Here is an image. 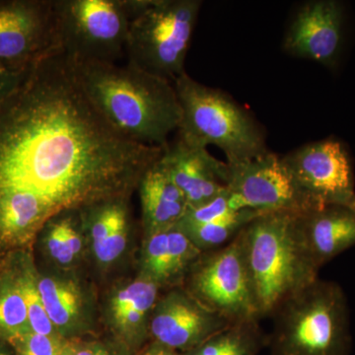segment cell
Returning a JSON list of instances; mask_svg holds the SVG:
<instances>
[{"label": "cell", "instance_id": "8992f818", "mask_svg": "<svg viewBox=\"0 0 355 355\" xmlns=\"http://www.w3.org/2000/svg\"><path fill=\"white\" fill-rule=\"evenodd\" d=\"M202 6L200 0H130L128 64L174 83L186 73Z\"/></svg>", "mask_w": 355, "mask_h": 355}, {"label": "cell", "instance_id": "9a60e30c", "mask_svg": "<svg viewBox=\"0 0 355 355\" xmlns=\"http://www.w3.org/2000/svg\"><path fill=\"white\" fill-rule=\"evenodd\" d=\"M301 240L320 270L355 245V207L324 205L298 216Z\"/></svg>", "mask_w": 355, "mask_h": 355}, {"label": "cell", "instance_id": "cb8c5ba5", "mask_svg": "<svg viewBox=\"0 0 355 355\" xmlns=\"http://www.w3.org/2000/svg\"><path fill=\"white\" fill-rule=\"evenodd\" d=\"M236 211L229 203L228 191L217 196L214 200L195 207H188L186 214L180 222L189 224H205L218 220L222 217ZM179 222V223H180Z\"/></svg>", "mask_w": 355, "mask_h": 355}, {"label": "cell", "instance_id": "ba28073f", "mask_svg": "<svg viewBox=\"0 0 355 355\" xmlns=\"http://www.w3.org/2000/svg\"><path fill=\"white\" fill-rule=\"evenodd\" d=\"M191 277L193 297L229 323L259 321L240 232L225 246L200 258Z\"/></svg>", "mask_w": 355, "mask_h": 355}, {"label": "cell", "instance_id": "5b68a950", "mask_svg": "<svg viewBox=\"0 0 355 355\" xmlns=\"http://www.w3.org/2000/svg\"><path fill=\"white\" fill-rule=\"evenodd\" d=\"M174 87L182 112L177 137L186 144L218 147L227 163L268 153L260 123L225 92L198 83L187 72L175 80Z\"/></svg>", "mask_w": 355, "mask_h": 355}, {"label": "cell", "instance_id": "d6a6232c", "mask_svg": "<svg viewBox=\"0 0 355 355\" xmlns=\"http://www.w3.org/2000/svg\"><path fill=\"white\" fill-rule=\"evenodd\" d=\"M64 355H70V349H69V347H67V349H65Z\"/></svg>", "mask_w": 355, "mask_h": 355}, {"label": "cell", "instance_id": "44dd1931", "mask_svg": "<svg viewBox=\"0 0 355 355\" xmlns=\"http://www.w3.org/2000/svg\"><path fill=\"white\" fill-rule=\"evenodd\" d=\"M144 266L148 279L155 284L174 280L168 248V229L149 234L144 254Z\"/></svg>", "mask_w": 355, "mask_h": 355}, {"label": "cell", "instance_id": "6da1fadb", "mask_svg": "<svg viewBox=\"0 0 355 355\" xmlns=\"http://www.w3.org/2000/svg\"><path fill=\"white\" fill-rule=\"evenodd\" d=\"M162 153L114 130L73 62L51 51L0 101V245H24L58 214L119 197Z\"/></svg>", "mask_w": 355, "mask_h": 355}, {"label": "cell", "instance_id": "4fadbf2b", "mask_svg": "<svg viewBox=\"0 0 355 355\" xmlns=\"http://www.w3.org/2000/svg\"><path fill=\"white\" fill-rule=\"evenodd\" d=\"M229 324L193 296L172 293L159 304L150 330L158 345L191 352Z\"/></svg>", "mask_w": 355, "mask_h": 355}, {"label": "cell", "instance_id": "277c9868", "mask_svg": "<svg viewBox=\"0 0 355 355\" xmlns=\"http://www.w3.org/2000/svg\"><path fill=\"white\" fill-rule=\"evenodd\" d=\"M270 355H349V311L342 287L319 277L273 313Z\"/></svg>", "mask_w": 355, "mask_h": 355}, {"label": "cell", "instance_id": "603a6c76", "mask_svg": "<svg viewBox=\"0 0 355 355\" xmlns=\"http://www.w3.org/2000/svg\"><path fill=\"white\" fill-rule=\"evenodd\" d=\"M15 355H64L67 347L53 336L24 334L9 340Z\"/></svg>", "mask_w": 355, "mask_h": 355}, {"label": "cell", "instance_id": "3957f363", "mask_svg": "<svg viewBox=\"0 0 355 355\" xmlns=\"http://www.w3.org/2000/svg\"><path fill=\"white\" fill-rule=\"evenodd\" d=\"M298 214L263 212L240 231L260 318L318 279L319 270L301 240Z\"/></svg>", "mask_w": 355, "mask_h": 355}, {"label": "cell", "instance_id": "2e32d148", "mask_svg": "<svg viewBox=\"0 0 355 355\" xmlns=\"http://www.w3.org/2000/svg\"><path fill=\"white\" fill-rule=\"evenodd\" d=\"M159 159L147 169L139 183L149 234L176 226L189 207L184 193L168 176Z\"/></svg>", "mask_w": 355, "mask_h": 355}, {"label": "cell", "instance_id": "f1b7e54d", "mask_svg": "<svg viewBox=\"0 0 355 355\" xmlns=\"http://www.w3.org/2000/svg\"><path fill=\"white\" fill-rule=\"evenodd\" d=\"M62 229H64V234L67 244L71 250L74 256L78 254L81 250V238L73 228V224L70 221L69 218L62 219Z\"/></svg>", "mask_w": 355, "mask_h": 355}, {"label": "cell", "instance_id": "ac0fdd59", "mask_svg": "<svg viewBox=\"0 0 355 355\" xmlns=\"http://www.w3.org/2000/svg\"><path fill=\"white\" fill-rule=\"evenodd\" d=\"M263 212L242 209L231 212L228 216L209 223L189 224L180 222L177 225L203 252L205 250L217 249L223 246L226 242H230L247 224Z\"/></svg>", "mask_w": 355, "mask_h": 355}, {"label": "cell", "instance_id": "7a4b0ae2", "mask_svg": "<svg viewBox=\"0 0 355 355\" xmlns=\"http://www.w3.org/2000/svg\"><path fill=\"white\" fill-rule=\"evenodd\" d=\"M74 67L89 101L114 130L139 144L167 146L181 123L174 83L130 64Z\"/></svg>", "mask_w": 355, "mask_h": 355}, {"label": "cell", "instance_id": "e0dca14e", "mask_svg": "<svg viewBox=\"0 0 355 355\" xmlns=\"http://www.w3.org/2000/svg\"><path fill=\"white\" fill-rule=\"evenodd\" d=\"M258 322L229 324L188 355H257L268 342Z\"/></svg>", "mask_w": 355, "mask_h": 355}, {"label": "cell", "instance_id": "d4e9b609", "mask_svg": "<svg viewBox=\"0 0 355 355\" xmlns=\"http://www.w3.org/2000/svg\"><path fill=\"white\" fill-rule=\"evenodd\" d=\"M127 218L123 219L104 241L94 245L96 256L103 263L113 261L123 253L127 244Z\"/></svg>", "mask_w": 355, "mask_h": 355}, {"label": "cell", "instance_id": "30bf717a", "mask_svg": "<svg viewBox=\"0 0 355 355\" xmlns=\"http://www.w3.org/2000/svg\"><path fill=\"white\" fill-rule=\"evenodd\" d=\"M227 165L226 188L233 210L298 214L312 210L277 154L268 151L258 157Z\"/></svg>", "mask_w": 355, "mask_h": 355}, {"label": "cell", "instance_id": "484cf974", "mask_svg": "<svg viewBox=\"0 0 355 355\" xmlns=\"http://www.w3.org/2000/svg\"><path fill=\"white\" fill-rule=\"evenodd\" d=\"M48 246L50 253L60 263H69L74 254L65 240L62 220L51 227L48 236Z\"/></svg>", "mask_w": 355, "mask_h": 355}, {"label": "cell", "instance_id": "5bb4252c", "mask_svg": "<svg viewBox=\"0 0 355 355\" xmlns=\"http://www.w3.org/2000/svg\"><path fill=\"white\" fill-rule=\"evenodd\" d=\"M159 161L184 193L189 207L202 205L227 191V163L214 157L207 148L190 146L177 137L163 147Z\"/></svg>", "mask_w": 355, "mask_h": 355}, {"label": "cell", "instance_id": "7402d4cb", "mask_svg": "<svg viewBox=\"0 0 355 355\" xmlns=\"http://www.w3.org/2000/svg\"><path fill=\"white\" fill-rule=\"evenodd\" d=\"M27 307L28 321L33 333L53 336V323L44 308L43 300L32 273L25 270L16 277ZM55 338V336H53Z\"/></svg>", "mask_w": 355, "mask_h": 355}, {"label": "cell", "instance_id": "4316f807", "mask_svg": "<svg viewBox=\"0 0 355 355\" xmlns=\"http://www.w3.org/2000/svg\"><path fill=\"white\" fill-rule=\"evenodd\" d=\"M28 69H14L0 62V101L10 95L19 86Z\"/></svg>", "mask_w": 355, "mask_h": 355}, {"label": "cell", "instance_id": "8fae6325", "mask_svg": "<svg viewBox=\"0 0 355 355\" xmlns=\"http://www.w3.org/2000/svg\"><path fill=\"white\" fill-rule=\"evenodd\" d=\"M55 50L53 0L0 3V62L26 69Z\"/></svg>", "mask_w": 355, "mask_h": 355}, {"label": "cell", "instance_id": "ffe728a7", "mask_svg": "<svg viewBox=\"0 0 355 355\" xmlns=\"http://www.w3.org/2000/svg\"><path fill=\"white\" fill-rule=\"evenodd\" d=\"M38 289L51 323L65 327L73 321L79 309V296L73 286L46 277L40 280Z\"/></svg>", "mask_w": 355, "mask_h": 355}, {"label": "cell", "instance_id": "d6986e66", "mask_svg": "<svg viewBox=\"0 0 355 355\" xmlns=\"http://www.w3.org/2000/svg\"><path fill=\"white\" fill-rule=\"evenodd\" d=\"M31 331L27 307L16 279L0 282V335L7 340Z\"/></svg>", "mask_w": 355, "mask_h": 355}, {"label": "cell", "instance_id": "83f0119b", "mask_svg": "<svg viewBox=\"0 0 355 355\" xmlns=\"http://www.w3.org/2000/svg\"><path fill=\"white\" fill-rule=\"evenodd\" d=\"M149 280L150 279H148L141 280V282H135L132 286L119 292L113 300L114 315L119 314V313L123 312V311L130 309L133 303H135V301L137 300V297L142 293V291L146 289Z\"/></svg>", "mask_w": 355, "mask_h": 355}, {"label": "cell", "instance_id": "7c38bea8", "mask_svg": "<svg viewBox=\"0 0 355 355\" xmlns=\"http://www.w3.org/2000/svg\"><path fill=\"white\" fill-rule=\"evenodd\" d=\"M345 9L336 0H313L294 14L284 36V51L334 69L343 44Z\"/></svg>", "mask_w": 355, "mask_h": 355}, {"label": "cell", "instance_id": "f546056e", "mask_svg": "<svg viewBox=\"0 0 355 355\" xmlns=\"http://www.w3.org/2000/svg\"><path fill=\"white\" fill-rule=\"evenodd\" d=\"M70 355H110L106 350L99 347H86L70 349Z\"/></svg>", "mask_w": 355, "mask_h": 355}, {"label": "cell", "instance_id": "9c48e42d", "mask_svg": "<svg viewBox=\"0 0 355 355\" xmlns=\"http://www.w3.org/2000/svg\"><path fill=\"white\" fill-rule=\"evenodd\" d=\"M282 158L311 209L331 205L355 207L354 168L340 140L330 137L311 142Z\"/></svg>", "mask_w": 355, "mask_h": 355}, {"label": "cell", "instance_id": "1f68e13d", "mask_svg": "<svg viewBox=\"0 0 355 355\" xmlns=\"http://www.w3.org/2000/svg\"><path fill=\"white\" fill-rule=\"evenodd\" d=\"M0 355H9L4 347H0Z\"/></svg>", "mask_w": 355, "mask_h": 355}, {"label": "cell", "instance_id": "52a82bcc", "mask_svg": "<svg viewBox=\"0 0 355 355\" xmlns=\"http://www.w3.org/2000/svg\"><path fill=\"white\" fill-rule=\"evenodd\" d=\"M55 44L74 64H116L125 55L130 0H53Z\"/></svg>", "mask_w": 355, "mask_h": 355}, {"label": "cell", "instance_id": "4dcf8cb0", "mask_svg": "<svg viewBox=\"0 0 355 355\" xmlns=\"http://www.w3.org/2000/svg\"><path fill=\"white\" fill-rule=\"evenodd\" d=\"M144 355H180L178 354L175 350L168 349V347H163V345H156L153 349H149Z\"/></svg>", "mask_w": 355, "mask_h": 355}]
</instances>
